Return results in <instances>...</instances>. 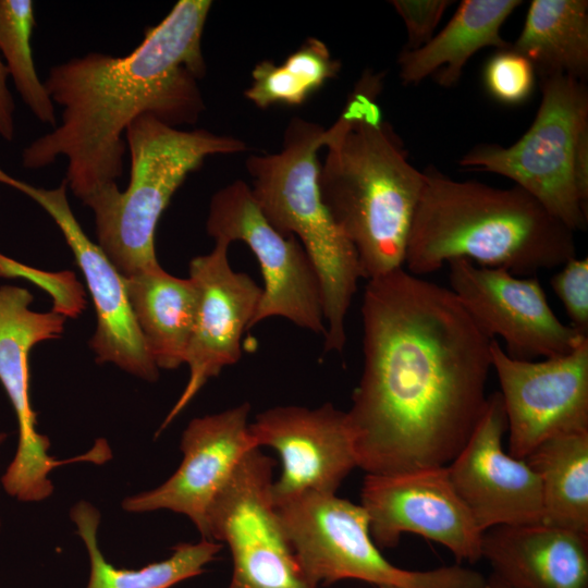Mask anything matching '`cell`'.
Returning <instances> with one entry per match:
<instances>
[{"instance_id":"11","label":"cell","mask_w":588,"mask_h":588,"mask_svg":"<svg viewBox=\"0 0 588 588\" xmlns=\"http://www.w3.org/2000/svg\"><path fill=\"white\" fill-rule=\"evenodd\" d=\"M33 299L25 287L0 286V383L19 427L16 451L0 483L8 495L25 503L40 502L52 494L50 475L64 463L49 454L50 441L37 430L28 357L37 343L61 336L66 317L53 310L34 311L29 308Z\"/></svg>"},{"instance_id":"7","label":"cell","mask_w":588,"mask_h":588,"mask_svg":"<svg viewBox=\"0 0 588 588\" xmlns=\"http://www.w3.org/2000/svg\"><path fill=\"white\" fill-rule=\"evenodd\" d=\"M541 78V102L513 145H477L458 164L514 181L572 231L588 224V88L569 76Z\"/></svg>"},{"instance_id":"34","label":"cell","mask_w":588,"mask_h":588,"mask_svg":"<svg viewBox=\"0 0 588 588\" xmlns=\"http://www.w3.org/2000/svg\"><path fill=\"white\" fill-rule=\"evenodd\" d=\"M8 434L5 432H0V446L4 443ZM0 528H1V520H0Z\"/></svg>"},{"instance_id":"28","label":"cell","mask_w":588,"mask_h":588,"mask_svg":"<svg viewBox=\"0 0 588 588\" xmlns=\"http://www.w3.org/2000/svg\"><path fill=\"white\" fill-rule=\"evenodd\" d=\"M535 74L532 64L509 47L489 59L483 71V82L495 100L513 106L524 102L530 96Z\"/></svg>"},{"instance_id":"18","label":"cell","mask_w":588,"mask_h":588,"mask_svg":"<svg viewBox=\"0 0 588 588\" xmlns=\"http://www.w3.org/2000/svg\"><path fill=\"white\" fill-rule=\"evenodd\" d=\"M250 406L243 403L194 418L182 433V462L160 486L122 501L127 513L169 510L183 514L209 539L208 513L242 458L258 448L249 430ZM210 540V539H209Z\"/></svg>"},{"instance_id":"13","label":"cell","mask_w":588,"mask_h":588,"mask_svg":"<svg viewBox=\"0 0 588 588\" xmlns=\"http://www.w3.org/2000/svg\"><path fill=\"white\" fill-rule=\"evenodd\" d=\"M448 265L450 290L488 338L504 341L507 355L524 360L559 357L588 340L555 316L536 277L465 259Z\"/></svg>"},{"instance_id":"26","label":"cell","mask_w":588,"mask_h":588,"mask_svg":"<svg viewBox=\"0 0 588 588\" xmlns=\"http://www.w3.org/2000/svg\"><path fill=\"white\" fill-rule=\"evenodd\" d=\"M340 68L327 45L311 37L281 64L268 60L258 63L244 95L260 109L273 105L299 106L335 77Z\"/></svg>"},{"instance_id":"15","label":"cell","mask_w":588,"mask_h":588,"mask_svg":"<svg viewBox=\"0 0 588 588\" xmlns=\"http://www.w3.org/2000/svg\"><path fill=\"white\" fill-rule=\"evenodd\" d=\"M249 430L258 448L270 446L280 455L281 475L271 487L274 505L307 492L335 494L358 467L347 413L330 403L266 409Z\"/></svg>"},{"instance_id":"33","label":"cell","mask_w":588,"mask_h":588,"mask_svg":"<svg viewBox=\"0 0 588 588\" xmlns=\"http://www.w3.org/2000/svg\"><path fill=\"white\" fill-rule=\"evenodd\" d=\"M485 588H512V587L507 586L502 580H500L498 577L490 574L487 577V584H486Z\"/></svg>"},{"instance_id":"12","label":"cell","mask_w":588,"mask_h":588,"mask_svg":"<svg viewBox=\"0 0 588 588\" xmlns=\"http://www.w3.org/2000/svg\"><path fill=\"white\" fill-rule=\"evenodd\" d=\"M507 422L509 453L526 458L544 441L588 431V340L572 353L517 359L491 341Z\"/></svg>"},{"instance_id":"14","label":"cell","mask_w":588,"mask_h":588,"mask_svg":"<svg viewBox=\"0 0 588 588\" xmlns=\"http://www.w3.org/2000/svg\"><path fill=\"white\" fill-rule=\"evenodd\" d=\"M360 499L379 549L416 534L446 548L458 563L481 560L483 531L454 489L448 466L367 474Z\"/></svg>"},{"instance_id":"17","label":"cell","mask_w":588,"mask_h":588,"mask_svg":"<svg viewBox=\"0 0 588 588\" xmlns=\"http://www.w3.org/2000/svg\"><path fill=\"white\" fill-rule=\"evenodd\" d=\"M507 422L500 392L448 465L450 479L479 528L542 523L541 485L525 458L505 451Z\"/></svg>"},{"instance_id":"27","label":"cell","mask_w":588,"mask_h":588,"mask_svg":"<svg viewBox=\"0 0 588 588\" xmlns=\"http://www.w3.org/2000/svg\"><path fill=\"white\" fill-rule=\"evenodd\" d=\"M35 26L32 0H0V56L24 103L37 120L56 126L57 118L32 51Z\"/></svg>"},{"instance_id":"24","label":"cell","mask_w":588,"mask_h":588,"mask_svg":"<svg viewBox=\"0 0 588 588\" xmlns=\"http://www.w3.org/2000/svg\"><path fill=\"white\" fill-rule=\"evenodd\" d=\"M70 516L84 542L89 559L86 588H172L174 585L205 572L220 552L222 544L201 539L196 543H179L170 556L137 569L119 568L107 561L98 543L99 511L87 501L71 509Z\"/></svg>"},{"instance_id":"31","label":"cell","mask_w":588,"mask_h":588,"mask_svg":"<svg viewBox=\"0 0 588 588\" xmlns=\"http://www.w3.org/2000/svg\"><path fill=\"white\" fill-rule=\"evenodd\" d=\"M391 4L402 17L407 33L403 49L414 50L427 44L446 9L450 0H393Z\"/></svg>"},{"instance_id":"1","label":"cell","mask_w":588,"mask_h":588,"mask_svg":"<svg viewBox=\"0 0 588 588\" xmlns=\"http://www.w3.org/2000/svg\"><path fill=\"white\" fill-rule=\"evenodd\" d=\"M367 281L363 372L346 412L358 467L448 466L485 413L492 339L450 289L404 267Z\"/></svg>"},{"instance_id":"20","label":"cell","mask_w":588,"mask_h":588,"mask_svg":"<svg viewBox=\"0 0 588 588\" xmlns=\"http://www.w3.org/2000/svg\"><path fill=\"white\" fill-rule=\"evenodd\" d=\"M481 559L512 588H588V535L543 523L482 535Z\"/></svg>"},{"instance_id":"19","label":"cell","mask_w":588,"mask_h":588,"mask_svg":"<svg viewBox=\"0 0 588 588\" xmlns=\"http://www.w3.org/2000/svg\"><path fill=\"white\" fill-rule=\"evenodd\" d=\"M229 246L216 241L209 254L189 262V278L198 291L197 315L185 359L189 377L157 433L168 427L210 378L241 358V340L244 331L252 328L262 287L248 274L231 268Z\"/></svg>"},{"instance_id":"32","label":"cell","mask_w":588,"mask_h":588,"mask_svg":"<svg viewBox=\"0 0 588 588\" xmlns=\"http://www.w3.org/2000/svg\"><path fill=\"white\" fill-rule=\"evenodd\" d=\"M9 73L0 56V137L12 142L15 137V105L8 86Z\"/></svg>"},{"instance_id":"30","label":"cell","mask_w":588,"mask_h":588,"mask_svg":"<svg viewBox=\"0 0 588 588\" xmlns=\"http://www.w3.org/2000/svg\"><path fill=\"white\" fill-rule=\"evenodd\" d=\"M561 267L551 286L564 306L569 326L588 338V258L576 256Z\"/></svg>"},{"instance_id":"10","label":"cell","mask_w":588,"mask_h":588,"mask_svg":"<svg viewBox=\"0 0 588 588\" xmlns=\"http://www.w3.org/2000/svg\"><path fill=\"white\" fill-rule=\"evenodd\" d=\"M206 230L215 241L245 243L259 264L264 287L252 328L277 316L324 336L323 293L316 268L296 237L282 234L267 220L248 184L237 180L212 196Z\"/></svg>"},{"instance_id":"5","label":"cell","mask_w":588,"mask_h":588,"mask_svg":"<svg viewBox=\"0 0 588 588\" xmlns=\"http://www.w3.org/2000/svg\"><path fill=\"white\" fill-rule=\"evenodd\" d=\"M321 125L293 118L275 154L252 155L246 169L252 194L267 220L296 237L319 275L324 308V352L345 346V319L362 268L355 248L323 205L318 187L317 154L323 147Z\"/></svg>"},{"instance_id":"35","label":"cell","mask_w":588,"mask_h":588,"mask_svg":"<svg viewBox=\"0 0 588 588\" xmlns=\"http://www.w3.org/2000/svg\"><path fill=\"white\" fill-rule=\"evenodd\" d=\"M377 588H401V587L391 586V585H382V586H379Z\"/></svg>"},{"instance_id":"25","label":"cell","mask_w":588,"mask_h":588,"mask_svg":"<svg viewBox=\"0 0 588 588\" xmlns=\"http://www.w3.org/2000/svg\"><path fill=\"white\" fill-rule=\"evenodd\" d=\"M525 460L540 479L542 523L588 535V431L551 438Z\"/></svg>"},{"instance_id":"2","label":"cell","mask_w":588,"mask_h":588,"mask_svg":"<svg viewBox=\"0 0 588 588\" xmlns=\"http://www.w3.org/2000/svg\"><path fill=\"white\" fill-rule=\"evenodd\" d=\"M211 5L180 0L130 53L89 52L51 66L44 84L61 122L23 149L22 166L37 170L65 157L64 180L83 201L122 176L123 135L135 119L148 113L174 127L195 124L206 108L198 81Z\"/></svg>"},{"instance_id":"6","label":"cell","mask_w":588,"mask_h":588,"mask_svg":"<svg viewBox=\"0 0 588 588\" xmlns=\"http://www.w3.org/2000/svg\"><path fill=\"white\" fill-rule=\"evenodd\" d=\"M125 137L131 157L126 189L109 184L82 201L95 215L97 244L123 278L160 267L156 228L186 176L209 156L246 150L238 138L182 130L148 113L128 125Z\"/></svg>"},{"instance_id":"4","label":"cell","mask_w":588,"mask_h":588,"mask_svg":"<svg viewBox=\"0 0 588 588\" xmlns=\"http://www.w3.org/2000/svg\"><path fill=\"white\" fill-rule=\"evenodd\" d=\"M424 174L405 250L409 273L465 259L536 277L576 257L575 232L522 187L456 181L434 168Z\"/></svg>"},{"instance_id":"3","label":"cell","mask_w":588,"mask_h":588,"mask_svg":"<svg viewBox=\"0 0 588 588\" xmlns=\"http://www.w3.org/2000/svg\"><path fill=\"white\" fill-rule=\"evenodd\" d=\"M383 73L366 71L336 121L324 130L320 197L352 243L363 278L404 267L407 238L424 187V171L378 103Z\"/></svg>"},{"instance_id":"23","label":"cell","mask_w":588,"mask_h":588,"mask_svg":"<svg viewBox=\"0 0 588 588\" xmlns=\"http://www.w3.org/2000/svg\"><path fill=\"white\" fill-rule=\"evenodd\" d=\"M510 48L524 56L540 77L588 75V1L534 0L522 32Z\"/></svg>"},{"instance_id":"22","label":"cell","mask_w":588,"mask_h":588,"mask_svg":"<svg viewBox=\"0 0 588 588\" xmlns=\"http://www.w3.org/2000/svg\"><path fill=\"white\" fill-rule=\"evenodd\" d=\"M137 327L155 365L185 364L198 308L194 281L176 278L161 266L124 278Z\"/></svg>"},{"instance_id":"9","label":"cell","mask_w":588,"mask_h":588,"mask_svg":"<svg viewBox=\"0 0 588 588\" xmlns=\"http://www.w3.org/2000/svg\"><path fill=\"white\" fill-rule=\"evenodd\" d=\"M273 462L250 450L208 513L209 539L232 556L228 588H318L303 573L284 531L272 487Z\"/></svg>"},{"instance_id":"29","label":"cell","mask_w":588,"mask_h":588,"mask_svg":"<svg viewBox=\"0 0 588 588\" xmlns=\"http://www.w3.org/2000/svg\"><path fill=\"white\" fill-rule=\"evenodd\" d=\"M0 277L25 278L48 290L54 301L52 310L65 317H75L84 307L82 286L70 272H42L0 254Z\"/></svg>"},{"instance_id":"21","label":"cell","mask_w":588,"mask_h":588,"mask_svg":"<svg viewBox=\"0 0 588 588\" xmlns=\"http://www.w3.org/2000/svg\"><path fill=\"white\" fill-rule=\"evenodd\" d=\"M522 4L518 0H464L446 26L424 46L403 49L399 56L400 78L404 85H417L433 76L442 87L455 86L467 61L480 49L511 46L501 27Z\"/></svg>"},{"instance_id":"16","label":"cell","mask_w":588,"mask_h":588,"mask_svg":"<svg viewBox=\"0 0 588 588\" xmlns=\"http://www.w3.org/2000/svg\"><path fill=\"white\" fill-rule=\"evenodd\" d=\"M9 185L34 199L53 219L70 246L91 294L97 329L89 341L98 364L111 363L146 381L158 379V367L151 359L128 302L125 280L100 246L90 241L75 216L66 196L65 180L58 187H37L9 174Z\"/></svg>"},{"instance_id":"8","label":"cell","mask_w":588,"mask_h":588,"mask_svg":"<svg viewBox=\"0 0 588 588\" xmlns=\"http://www.w3.org/2000/svg\"><path fill=\"white\" fill-rule=\"evenodd\" d=\"M306 578L316 587L357 579L376 587L485 588L487 578L460 564L428 571L401 568L373 542L360 504L335 494L307 492L275 505Z\"/></svg>"}]
</instances>
